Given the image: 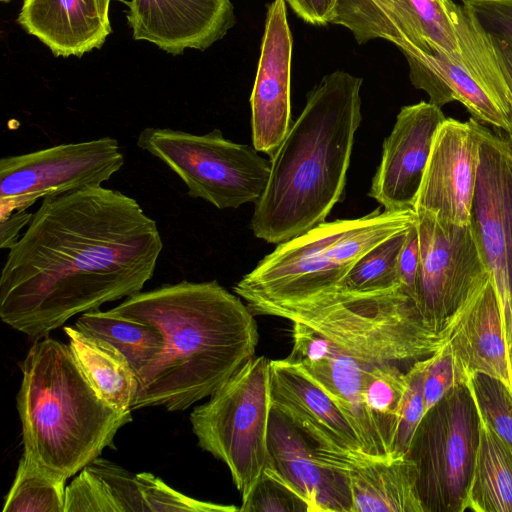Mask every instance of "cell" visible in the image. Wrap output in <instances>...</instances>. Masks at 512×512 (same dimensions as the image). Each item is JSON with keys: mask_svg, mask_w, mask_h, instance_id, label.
<instances>
[{"mask_svg": "<svg viewBox=\"0 0 512 512\" xmlns=\"http://www.w3.org/2000/svg\"><path fill=\"white\" fill-rule=\"evenodd\" d=\"M163 242L136 199L103 186L42 199L0 276L2 322L32 340L141 292Z\"/></svg>", "mask_w": 512, "mask_h": 512, "instance_id": "1", "label": "cell"}, {"mask_svg": "<svg viewBox=\"0 0 512 512\" xmlns=\"http://www.w3.org/2000/svg\"><path fill=\"white\" fill-rule=\"evenodd\" d=\"M254 315L293 323L288 357L335 402L363 447L375 449L381 434L365 395L380 377L407 372L449 340L452 317L428 318L400 284L382 291L330 290L300 300L247 304Z\"/></svg>", "mask_w": 512, "mask_h": 512, "instance_id": "2", "label": "cell"}, {"mask_svg": "<svg viewBox=\"0 0 512 512\" xmlns=\"http://www.w3.org/2000/svg\"><path fill=\"white\" fill-rule=\"evenodd\" d=\"M108 311L151 324L163 336L161 352L136 377L132 410L190 408L253 358L259 341L255 315L216 280L165 284Z\"/></svg>", "mask_w": 512, "mask_h": 512, "instance_id": "3", "label": "cell"}, {"mask_svg": "<svg viewBox=\"0 0 512 512\" xmlns=\"http://www.w3.org/2000/svg\"><path fill=\"white\" fill-rule=\"evenodd\" d=\"M362 78L325 75L270 158L267 186L255 203L250 228L279 244L326 218L344 193L356 131L362 121Z\"/></svg>", "mask_w": 512, "mask_h": 512, "instance_id": "4", "label": "cell"}, {"mask_svg": "<svg viewBox=\"0 0 512 512\" xmlns=\"http://www.w3.org/2000/svg\"><path fill=\"white\" fill-rule=\"evenodd\" d=\"M16 396L26 457L66 479L114 448L116 433L132 421L93 389L68 344L37 339L20 364Z\"/></svg>", "mask_w": 512, "mask_h": 512, "instance_id": "5", "label": "cell"}, {"mask_svg": "<svg viewBox=\"0 0 512 512\" xmlns=\"http://www.w3.org/2000/svg\"><path fill=\"white\" fill-rule=\"evenodd\" d=\"M416 221L413 209L322 222L277 244L233 290L246 304L300 300L335 289L358 259Z\"/></svg>", "mask_w": 512, "mask_h": 512, "instance_id": "6", "label": "cell"}, {"mask_svg": "<svg viewBox=\"0 0 512 512\" xmlns=\"http://www.w3.org/2000/svg\"><path fill=\"white\" fill-rule=\"evenodd\" d=\"M270 360L253 357L190 414L198 446L223 462L244 502L268 458Z\"/></svg>", "mask_w": 512, "mask_h": 512, "instance_id": "7", "label": "cell"}, {"mask_svg": "<svg viewBox=\"0 0 512 512\" xmlns=\"http://www.w3.org/2000/svg\"><path fill=\"white\" fill-rule=\"evenodd\" d=\"M447 9L460 50L453 54L404 55L411 83L440 108L460 102L473 119L504 131L512 142V92L492 42L461 3L448 0Z\"/></svg>", "mask_w": 512, "mask_h": 512, "instance_id": "8", "label": "cell"}, {"mask_svg": "<svg viewBox=\"0 0 512 512\" xmlns=\"http://www.w3.org/2000/svg\"><path fill=\"white\" fill-rule=\"evenodd\" d=\"M137 146L159 159L184 182L187 195L218 209L256 203L270 176V161L221 130L197 135L171 128H145Z\"/></svg>", "mask_w": 512, "mask_h": 512, "instance_id": "9", "label": "cell"}, {"mask_svg": "<svg viewBox=\"0 0 512 512\" xmlns=\"http://www.w3.org/2000/svg\"><path fill=\"white\" fill-rule=\"evenodd\" d=\"M479 440V416L467 384L429 409L408 456L418 470L425 512H464Z\"/></svg>", "mask_w": 512, "mask_h": 512, "instance_id": "10", "label": "cell"}, {"mask_svg": "<svg viewBox=\"0 0 512 512\" xmlns=\"http://www.w3.org/2000/svg\"><path fill=\"white\" fill-rule=\"evenodd\" d=\"M123 164L122 149L109 136L2 157L0 219L39 199L102 186Z\"/></svg>", "mask_w": 512, "mask_h": 512, "instance_id": "11", "label": "cell"}, {"mask_svg": "<svg viewBox=\"0 0 512 512\" xmlns=\"http://www.w3.org/2000/svg\"><path fill=\"white\" fill-rule=\"evenodd\" d=\"M469 225L499 299L509 346L512 341V142L484 125Z\"/></svg>", "mask_w": 512, "mask_h": 512, "instance_id": "12", "label": "cell"}, {"mask_svg": "<svg viewBox=\"0 0 512 512\" xmlns=\"http://www.w3.org/2000/svg\"><path fill=\"white\" fill-rule=\"evenodd\" d=\"M416 226L420 248L417 301L428 318L445 323L489 273L469 224L420 213Z\"/></svg>", "mask_w": 512, "mask_h": 512, "instance_id": "13", "label": "cell"}, {"mask_svg": "<svg viewBox=\"0 0 512 512\" xmlns=\"http://www.w3.org/2000/svg\"><path fill=\"white\" fill-rule=\"evenodd\" d=\"M236 512L184 495L149 472L134 474L98 457L66 486L65 512Z\"/></svg>", "mask_w": 512, "mask_h": 512, "instance_id": "14", "label": "cell"}, {"mask_svg": "<svg viewBox=\"0 0 512 512\" xmlns=\"http://www.w3.org/2000/svg\"><path fill=\"white\" fill-rule=\"evenodd\" d=\"M482 124L446 118L438 129L422 179L415 214L468 225L474 196Z\"/></svg>", "mask_w": 512, "mask_h": 512, "instance_id": "15", "label": "cell"}, {"mask_svg": "<svg viewBox=\"0 0 512 512\" xmlns=\"http://www.w3.org/2000/svg\"><path fill=\"white\" fill-rule=\"evenodd\" d=\"M265 467L306 503L309 512H352L345 471L329 462L307 434L273 408Z\"/></svg>", "mask_w": 512, "mask_h": 512, "instance_id": "16", "label": "cell"}, {"mask_svg": "<svg viewBox=\"0 0 512 512\" xmlns=\"http://www.w3.org/2000/svg\"><path fill=\"white\" fill-rule=\"evenodd\" d=\"M446 120L431 102L403 106L384 139L381 162L368 195L384 210L413 209L436 133Z\"/></svg>", "mask_w": 512, "mask_h": 512, "instance_id": "17", "label": "cell"}, {"mask_svg": "<svg viewBox=\"0 0 512 512\" xmlns=\"http://www.w3.org/2000/svg\"><path fill=\"white\" fill-rule=\"evenodd\" d=\"M285 0L268 7L261 53L250 97L253 147L270 158L291 125L292 34Z\"/></svg>", "mask_w": 512, "mask_h": 512, "instance_id": "18", "label": "cell"}, {"mask_svg": "<svg viewBox=\"0 0 512 512\" xmlns=\"http://www.w3.org/2000/svg\"><path fill=\"white\" fill-rule=\"evenodd\" d=\"M127 6L133 38L174 55L209 48L235 23L231 0H130Z\"/></svg>", "mask_w": 512, "mask_h": 512, "instance_id": "19", "label": "cell"}, {"mask_svg": "<svg viewBox=\"0 0 512 512\" xmlns=\"http://www.w3.org/2000/svg\"><path fill=\"white\" fill-rule=\"evenodd\" d=\"M271 408L298 426L320 448L364 452L346 415L298 365L287 358L270 360Z\"/></svg>", "mask_w": 512, "mask_h": 512, "instance_id": "20", "label": "cell"}, {"mask_svg": "<svg viewBox=\"0 0 512 512\" xmlns=\"http://www.w3.org/2000/svg\"><path fill=\"white\" fill-rule=\"evenodd\" d=\"M452 320L448 343L467 375L494 377L512 392L508 345L490 275L470 292Z\"/></svg>", "mask_w": 512, "mask_h": 512, "instance_id": "21", "label": "cell"}, {"mask_svg": "<svg viewBox=\"0 0 512 512\" xmlns=\"http://www.w3.org/2000/svg\"><path fill=\"white\" fill-rule=\"evenodd\" d=\"M324 454L349 479L352 512H425L418 470L408 455L376 457L352 450Z\"/></svg>", "mask_w": 512, "mask_h": 512, "instance_id": "22", "label": "cell"}, {"mask_svg": "<svg viewBox=\"0 0 512 512\" xmlns=\"http://www.w3.org/2000/svg\"><path fill=\"white\" fill-rule=\"evenodd\" d=\"M111 0H23L17 18L55 56L81 57L100 48L112 32Z\"/></svg>", "mask_w": 512, "mask_h": 512, "instance_id": "23", "label": "cell"}, {"mask_svg": "<svg viewBox=\"0 0 512 512\" xmlns=\"http://www.w3.org/2000/svg\"><path fill=\"white\" fill-rule=\"evenodd\" d=\"M331 23L348 28L358 43L382 38L404 55L429 53L411 0H337Z\"/></svg>", "mask_w": 512, "mask_h": 512, "instance_id": "24", "label": "cell"}, {"mask_svg": "<svg viewBox=\"0 0 512 512\" xmlns=\"http://www.w3.org/2000/svg\"><path fill=\"white\" fill-rule=\"evenodd\" d=\"M63 330L78 366L100 398L120 412H132L137 379L127 358L106 340L76 327Z\"/></svg>", "mask_w": 512, "mask_h": 512, "instance_id": "25", "label": "cell"}, {"mask_svg": "<svg viewBox=\"0 0 512 512\" xmlns=\"http://www.w3.org/2000/svg\"><path fill=\"white\" fill-rule=\"evenodd\" d=\"M479 440L466 510L512 512V450L479 414Z\"/></svg>", "mask_w": 512, "mask_h": 512, "instance_id": "26", "label": "cell"}, {"mask_svg": "<svg viewBox=\"0 0 512 512\" xmlns=\"http://www.w3.org/2000/svg\"><path fill=\"white\" fill-rule=\"evenodd\" d=\"M75 327L116 347L127 358L136 377L163 348V336L155 326L108 310L97 309L81 314Z\"/></svg>", "mask_w": 512, "mask_h": 512, "instance_id": "27", "label": "cell"}, {"mask_svg": "<svg viewBox=\"0 0 512 512\" xmlns=\"http://www.w3.org/2000/svg\"><path fill=\"white\" fill-rule=\"evenodd\" d=\"M66 480L22 455L3 512H65Z\"/></svg>", "mask_w": 512, "mask_h": 512, "instance_id": "28", "label": "cell"}, {"mask_svg": "<svg viewBox=\"0 0 512 512\" xmlns=\"http://www.w3.org/2000/svg\"><path fill=\"white\" fill-rule=\"evenodd\" d=\"M408 229L385 239L361 256L333 290L366 293L399 285L398 259Z\"/></svg>", "mask_w": 512, "mask_h": 512, "instance_id": "29", "label": "cell"}, {"mask_svg": "<svg viewBox=\"0 0 512 512\" xmlns=\"http://www.w3.org/2000/svg\"><path fill=\"white\" fill-rule=\"evenodd\" d=\"M477 411L512 450V392L500 380L473 373L466 382Z\"/></svg>", "mask_w": 512, "mask_h": 512, "instance_id": "30", "label": "cell"}, {"mask_svg": "<svg viewBox=\"0 0 512 512\" xmlns=\"http://www.w3.org/2000/svg\"><path fill=\"white\" fill-rule=\"evenodd\" d=\"M427 358L416 361L406 373V387L397 416L392 456L407 455L415 431L424 417V371Z\"/></svg>", "mask_w": 512, "mask_h": 512, "instance_id": "31", "label": "cell"}, {"mask_svg": "<svg viewBox=\"0 0 512 512\" xmlns=\"http://www.w3.org/2000/svg\"><path fill=\"white\" fill-rule=\"evenodd\" d=\"M467 380V373L447 342L427 357L423 380L425 411L431 409L455 387L466 384Z\"/></svg>", "mask_w": 512, "mask_h": 512, "instance_id": "32", "label": "cell"}, {"mask_svg": "<svg viewBox=\"0 0 512 512\" xmlns=\"http://www.w3.org/2000/svg\"><path fill=\"white\" fill-rule=\"evenodd\" d=\"M240 512H309L306 503L267 467Z\"/></svg>", "mask_w": 512, "mask_h": 512, "instance_id": "33", "label": "cell"}, {"mask_svg": "<svg viewBox=\"0 0 512 512\" xmlns=\"http://www.w3.org/2000/svg\"><path fill=\"white\" fill-rule=\"evenodd\" d=\"M489 36L512 48V0H459Z\"/></svg>", "mask_w": 512, "mask_h": 512, "instance_id": "34", "label": "cell"}, {"mask_svg": "<svg viewBox=\"0 0 512 512\" xmlns=\"http://www.w3.org/2000/svg\"><path fill=\"white\" fill-rule=\"evenodd\" d=\"M420 248L416 221L408 229L405 243L398 259V280L400 285L417 299L416 280Z\"/></svg>", "mask_w": 512, "mask_h": 512, "instance_id": "35", "label": "cell"}, {"mask_svg": "<svg viewBox=\"0 0 512 512\" xmlns=\"http://www.w3.org/2000/svg\"><path fill=\"white\" fill-rule=\"evenodd\" d=\"M295 13L312 25L331 23L337 0H285Z\"/></svg>", "mask_w": 512, "mask_h": 512, "instance_id": "36", "label": "cell"}, {"mask_svg": "<svg viewBox=\"0 0 512 512\" xmlns=\"http://www.w3.org/2000/svg\"><path fill=\"white\" fill-rule=\"evenodd\" d=\"M33 213L15 211L9 216L0 219V247L10 249L20 238V231L27 227Z\"/></svg>", "mask_w": 512, "mask_h": 512, "instance_id": "37", "label": "cell"}, {"mask_svg": "<svg viewBox=\"0 0 512 512\" xmlns=\"http://www.w3.org/2000/svg\"><path fill=\"white\" fill-rule=\"evenodd\" d=\"M489 38L492 42L497 62L512 92V48L501 40L491 36Z\"/></svg>", "mask_w": 512, "mask_h": 512, "instance_id": "38", "label": "cell"}, {"mask_svg": "<svg viewBox=\"0 0 512 512\" xmlns=\"http://www.w3.org/2000/svg\"><path fill=\"white\" fill-rule=\"evenodd\" d=\"M508 358H509V367H510V377L512 382V341L508 346Z\"/></svg>", "mask_w": 512, "mask_h": 512, "instance_id": "39", "label": "cell"}, {"mask_svg": "<svg viewBox=\"0 0 512 512\" xmlns=\"http://www.w3.org/2000/svg\"><path fill=\"white\" fill-rule=\"evenodd\" d=\"M1 1H9V0H1Z\"/></svg>", "mask_w": 512, "mask_h": 512, "instance_id": "40", "label": "cell"}, {"mask_svg": "<svg viewBox=\"0 0 512 512\" xmlns=\"http://www.w3.org/2000/svg\"><path fill=\"white\" fill-rule=\"evenodd\" d=\"M511 304H512V298H511Z\"/></svg>", "mask_w": 512, "mask_h": 512, "instance_id": "41", "label": "cell"}]
</instances>
